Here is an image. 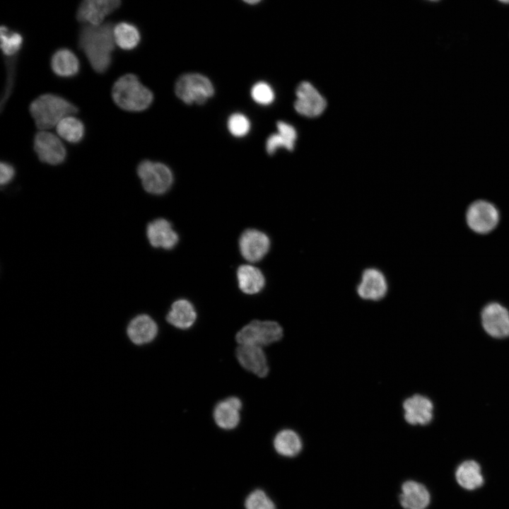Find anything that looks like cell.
Returning <instances> with one entry per match:
<instances>
[{"mask_svg": "<svg viewBox=\"0 0 509 509\" xmlns=\"http://www.w3.org/2000/svg\"><path fill=\"white\" fill-rule=\"evenodd\" d=\"M112 23L87 25L79 34L78 45L91 67L98 74H104L112 63L115 39Z\"/></svg>", "mask_w": 509, "mask_h": 509, "instance_id": "cell-1", "label": "cell"}, {"mask_svg": "<svg viewBox=\"0 0 509 509\" xmlns=\"http://www.w3.org/2000/svg\"><path fill=\"white\" fill-rule=\"evenodd\" d=\"M30 113L38 129L57 126L64 117L76 114L78 107L66 98L52 93L43 94L30 105Z\"/></svg>", "mask_w": 509, "mask_h": 509, "instance_id": "cell-2", "label": "cell"}, {"mask_svg": "<svg viewBox=\"0 0 509 509\" xmlns=\"http://www.w3.org/2000/svg\"><path fill=\"white\" fill-rule=\"evenodd\" d=\"M112 98L121 109L128 112H141L152 103V92L133 74L119 77L113 84Z\"/></svg>", "mask_w": 509, "mask_h": 509, "instance_id": "cell-3", "label": "cell"}, {"mask_svg": "<svg viewBox=\"0 0 509 509\" xmlns=\"http://www.w3.org/2000/svg\"><path fill=\"white\" fill-rule=\"evenodd\" d=\"M282 337L283 329L278 322L253 320L238 332L235 339L239 345L263 347L279 341Z\"/></svg>", "mask_w": 509, "mask_h": 509, "instance_id": "cell-4", "label": "cell"}, {"mask_svg": "<svg viewBox=\"0 0 509 509\" xmlns=\"http://www.w3.org/2000/svg\"><path fill=\"white\" fill-rule=\"evenodd\" d=\"M136 172L145 191L152 194L165 193L173 182L170 169L159 162L143 160L138 165Z\"/></svg>", "mask_w": 509, "mask_h": 509, "instance_id": "cell-5", "label": "cell"}, {"mask_svg": "<svg viewBox=\"0 0 509 509\" xmlns=\"http://www.w3.org/2000/svg\"><path fill=\"white\" fill-rule=\"evenodd\" d=\"M214 93L210 80L199 74L182 75L175 84L177 96L186 104H202Z\"/></svg>", "mask_w": 509, "mask_h": 509, "instance_id": "cell-6", "label": "cell"}, {"mask_svg": "<svg viewBox=\"0 0 509 509\" xmlns=\"http://www.w3.org/2000/svg\"><path fill=\"white\" fill-rule=\"evenodd\" d=\"M33 148L38 159L45 164L60 165L66 158V150L61 140L45 130L39 131L35 135Z\"/></svg>", "mask_w": 509, "mask_h": 509, "instance_id": "cell-7", "label": "cell"}, {"mask_svg": "<svg viewBox=\"0 0 509 509\" xmlns=\"http://www.w3.org/2000/svg\"><path fill=\"white\" fill-rule=\"evenodd\" d=\"M499 215L497 209L485 200L473 202L467 212V222L469 228L479 233H487L498 224Z\"/></svg>", "mask_w": 509, "mask_h": 509, "instance_id": "cell-8", "label": "cell"}, {"mask_svg": "<svg viewBox=\"0 0 509 509\" xmlns=\"http://www.w3.org/2000/svg\"><path fill=\"white\" fill-rule=\"evenodd\" d=\"M297 99L294 103L295 110L308 117L320 115L327 107L326 100L309 82L300 83L296 91Z\"/></svg>", "mask_w": 509, "mask_h": 509, "instance_id": "cell-9", "label": "cell"}, {"mask_svg": "<svg viewBox=\"0 0 509 509\" xmlns=\"http://www.w3.org/2000/svg\"><path fill=\"white\" fill-rule=\"evenodd\" d=\"M270 240L262 231L247 229L240 235L239 248L242 256L250 262L261 260L270 248Z\"/></svg>", "mask_w": 509, "mask_h": 509, "instance_id": "cell-10", "label": "cell"}, {"mask_svg": "<svg viewBox=\"0 0 509 509\" xmlns=\"http://www.w3.org/2000/svg\"><path fill=\"white\" fill-rule=\"evenodd\" d=\"M481 322L484 330L495 338L509 336V312L497 303L488 304L481 312Z\"/></svg>", "mask_w": 509, "mask_h": 509, "instance_id": "cell-11", "label": "cell"}, {"mask_svg": "<svg viewBox=\"0 0 509 509\" xmlns=\"http://www.w3.org/2000/svg\"><path fill=\"white\" fill-rule=\"evenodd\" d=\"M120 5V0H83L77 11L78 20L91 25L102 24L107 15Z\"/></svg>", "mask_w": 509, "mask_h": 509, "instance_id": "cell-12", "label": "cell"}, {"mask_svg": "<svg viewBox=\"0 0 509 509\" xmlns=\"http://www.w3.org/2000/svg\"><path fill=\"white\" fill-rule=\"evenodd\" d=\"M387 282L384 274L378 269L368 268L363 271L357 286L358 295L364 300H380L387 294Z\"/></svg>", "mask_w": 509, "mask_h": 509, "instance_id": "cell-13", "label": "cell"}, {"mask_svg": "<svg viewBox=\"0 0 509 509\" xmlns=\"http://www.w3.org/2000/svg\"><path fill=\"white\" fill-rule=\"evenodd\" d=\"M235 354L243 368L259 378L267 375L269 368L262 347L255 345H239Z\"/></svg>", "mask_w": 509, "mask_h": 509, "instance_id": "cell-14", "label": "cell"}, {"mask_svg": "<svg viewBox=\"0 0 509 509\" xmlns=\"http://www.w3.org/2000/svg\"><path fill=\"white\" fill-rule=\"evenodd\" d=\"M404 419L411 425H426L433 419V405L426 397L414 394L403 403Z\"/></svg>", "mask_w": 509, "mask_h": 509, "instance_id": "cell-15", "label": "cell"}, {"mask_svg": "<svg viewBox=\"0 0 509 509\" xmlns=\"http://www.w3.org/2000/svg\"><path fill=\"white\" fill-rule=\"evenodd\" d=\"M158 332L153 319L146 314L136 315L127 327V335L135 345H144L153 341Z\"/></svg>", "mask_w": 509, "mask_h": 509, "instance_id": "cell-16", "label": "cell"}, {"mask_svg": "<svg viewBox=\"0 0 509 509\" xmlns=\"http://www.w3.org/2000/svg\"><path fill=\"white\" fill-rule=\"evenodd\" d=\"M146 235L153 247L165 250L174 248L179 240L171 223L164 218H157L150 222L146 228Z\"/></svg>", "mask_w": 509, "mask_h": 509, "instance_id": "cell-17", "label": "cell"}, {"mask_svg": "<svg viewBox=\"0 0 509 509\" xmlns=\"http://www.w3.org/2000/svg\"><path fill=\"white\" fill-rule=\"evenodd\" d=\"M242 408L240 399L236 397H230L219 402L213 410V419L221 428L232 430L240 422V411Z\"/></svg>", "mask_w": 509, "mask_h": 509, "instance_id": "cell-18", "label": "cell"}, {"mask_svg": "<svg viewBox=\"0 0 509 509\" xmlns=\"http://www.w3.org/2000/svg\"><path fill=\"white\" fill-rule=\"evenodd\" d=\"M399 499L404 509H426L430 503V494L423 484L406 481L402 486Z\"/></svg>", "mask_w": 509, "mask_h": 509, "instance_id": "cell-19", "label": "cell"}, {"mask_svg": "<svg viewBox=\"0 0 509 509\" xmlns=\"http://www.w3.org/2000/svg\"><path fill=\"white\" fill-rule=\"evenodd\" d=\"M197 319L194 305L186 299L175 300L166 315L167 322L176 328L187 329L191 327Z\"/></svg>", "mask_w": 509, "mask_h": 509, "instance_id": "cell-20", "label": "cell"}, {"mask_svg": "<svg viewBox=\"0 0 509 509\" xmlns=\"http://www.w3.org/2000/svg\"><path fill=\"white\" fill-rule=\"evenodd\" d=\"M50 64L54 74L62 78L74 77L78 74L80 69L76 55L66 48L57 50L52 57Z\"/></svg>", "mask_w": 509, "mask_h": 509, "instance_id": "cell-21", "label": "cell"}, {"mask_svg": "<svg viewBox=\"0 0 509 509\" xmlns=\"http://www.w3.org/2000/svg\"><path fill=\"white\" fill-rule=\"evenodd\" d=\"M237 279L240 289L246 294H255L263 289L265 278L257 267L243 264L237 270Z\"/></svg>", "mask_w": 509, "mask_h": 509, "instance_id": "cell-22", "label": "cell"}, {"mask_svg": "<svg viewBox=\"0 0 509 509\" xmlns=\"http://www.w3.org/2000/svg\"><path fill=\"white\" fill-rule=\"evenodd\" d=\"M278 133L270 135L267 139L266 149L272 155L279 148L292 151L294 148L297 133L295 128L284 122L277 123Z\"/></svg>", "mask_w": 509, "mask_h": 509, "instance_id": "cell-23", "label": "cell"}, {"mask_svg": "<svg viewBox=\"0 0 509 509\" xmlns=\"http://www.w3.org/2000/svg\"><path fill=\"white\" fill-rule=\"evenodd\" d=\"M458 484L467 490H474L484 483L479 464L474 460L463 462L455 472Z\"/></svg>", "mask_w": 509, "mask_h": 509, "instance_id": "cell-24", "label": "cell"}, {"mask_svg": "<svg viewBox=\"0 0 509 509\" xmlns=\"http://www.w3.org/2000/svg\"><path fill=\"white\" fill-rule=\"evenodd\" d=\"M276 451L284 457H295L302 449L300 436L293 431L285 429L279 431L274 439Z\"/></svg>", "mask_w": 509, "mask_h": 509, "instance_id": "cell-25", "label": "cell"}, {"mask_svg": "<svg viewBox=\"0 0 509 509\" xmlns=\"http://www.w3.org/2000/svg\"><path fill=\"white\" fill-rule=\"evenodd\" d=\"M58 135L71 144H78L85 135V127L81 120L74 117L63 118L56 126Z\"/></svg>", "mask_w": 509, "mask_h": 509, "instance_id": "cell-26", "label": "cell"}, {"mask_svg": "<svg viewBox=\"0 0 509 509\" xmlns=\"http://www.w3.org/2000/svg\"><path fill=\"white\" fill-rule=\"evenodd\" d=\"M113 35L117 45L124 50L134 49L141 40L137 28L126 22L117 24L113 28Z\"/></svg>", "mask_w": 509, "mask_h": 509, "instance_id": "cell-27", "label": "cell"}, {"mask_svg": "<svg viewBox=\"0 0 509 509\" xmlns=\"http://www.w3.org/2000/svg\"><path fill=\"white\" fill-rule=\"evenodd\" d=\"M1 48L6 57H13L20 50L23 44V37L18 33L11 31L6 26H1Z\"/></svg>", "mask_w": 509, "mask_h": 509, "instance_id": "cell-28", "label": "cell"}, {"mask_svg": "<svg viewBox=\"0 0 509 509\" xmlns=\"http://www.w3.org/2000/svg\"><path fill=\"white\" fill-rule=\"evenodd\" d=\"M245 506L246 509H276L273 501L260 489L249 494L245 500Z\"/></svg>", "mask_w": 509, "mask_h": 509, "instance_id": "cell-29", "label": "cell"}, {"mask_svg": "<svg viewBox=\"0 0 509 509\" xmlns=\"http://www.w3.org/2000/svg\"><path fill=\"white\" fill-rule=\"evenodd\" d=\"M227 124L228 129L230 134L237 137L245 136L250 129L249 119L240 113L231 115L228 118Z\"/></svg>", "mask_w": 509, "mask_h": 509, "instance_id": "cell-30", "label": "cell"}, {"mask_svg": "<svg viewBox=\"0 0 509 509\" xmlns=\"http://www.w3.org/2000/svg\"><path fill=\"white\" fill-rule=\"evenodd\" d=\"M251 96L256 103L262 105L271 104L275 97L271 87L263 81H259L252 86Z\"/></svg>", "mask_w": 509, "mask_h": 509, "instance_id": "cell-31", "label": "cell"}, {"mask_svg": "<svg viewBox=\"0 0 509 509\" xmlns=\"http://www.w3.org/2000/svg\"><path fill=\"white\" fill-rule=\"evenodd\" d=\"M15 168L8 162H1L0 164V184L1 186L11 182L15 176Z\"/></svg>", "mask_w": 509, "mask_h": 509, "instance_id": "cell-32", "label": "cell"}, {"mask_svg": "<svg viewBox=\"0 0 509 509\" xmlns=\"http://www.w3.org/2000/svg\"><path fill=\"white\" fill-rule=\"evenodd\" d=\"M243 1L246 2L249 4H255L259 2L261 0H242Z\"/></svg>", "mask_w": 509, "mask_h": 509, "instance_id": "cell-33", "label": "cell"}, {"mask_svg": "<svg viewBox=\"0 0 509 509\" xmlns=\"http://www.w3.org/2000/svg\"><path fill=\"white\" fill-rule=\"evenodd\" d=\"M503 3H509V0H499Z\"/></svg>", "mask_w": 509, "mask_h": 509, "instance_id": "cell-34", "label": "cell"}, {"mask_svg": "<svg viewBox=\"0 0 509 509\" xmlns=\"http://www.w3.org/2000/svg\"><path fill=\"white\" fill-rule=\"evenodd\" d=\"M431 1H436V0H431Z\"/></svg>", "mask_w": 509, "mask_h": 509, "instance_id": "cell-35", "label": "cell"}]
</instances>
